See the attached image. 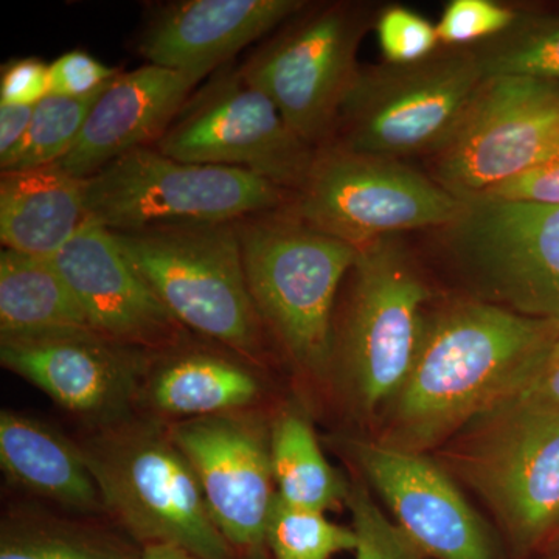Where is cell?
I'll return each mask as SVG.
<instances>
[{"label": "cell", "instance_id": "obj_33", "mask_svg": "<svg viewBox=\"0 0 559 559\" xmlns=\"http://www.w3.org/2000/svg\"><path fill=\"white\" fill-rule=\"evenodd\" d=\"M121 70L103 64L83 50L61 55L49 66L50 94L90 97L110 83Z\"/></svg>", "mask_w": 559, "mask_h": 559}, {"label": "cell", "instance_id": "obj_19", "mask_svg": "<svg viewBox=\"0 0 559 559\" xmlns=\"http://www.w3.org/2000/svg\"><path fill=\"white\" fill-rule=\"evenodd\" d=\"M307 9L304 0H186L146 25L139 51L148 64L207 76L238 51Z\"/></svg>", "mask_w": 559, "mask_h": 559}, {"label": "cell", "instance_id": "obj_18", "mask_svg": "<svg viewBox=\"0 0 559 559\" xmlns=\"http://www.w3.org/2000/svg\"><path fill=\"white\" fill-rule=\"evenodd\" d=\"M204 79L201 73L154 64L120 72L103 91L75 145L58 165L86 179L130 151L156 145Z\"/></svg>", "mask_w": 559, "mask_h": 559}, {"label": "cell", "instance_id": "obj_37", "mask_svg": "<svg viewBox=\"0 0 559 559\" xmlns=\"http://www.w3.org/2000/svg\"><path fill=\"white\" fill-rule=\"evenodd\" d=\"M139 559H200L182 547L173 544H150Z\"/></svg>", "mask_w": 559, "mask_h": 559}, {"label": "cell", "instance_id": "obj_2", "mask_svg": "<svg viewBox=\"0 0 559 559\" xmlns=\"http://www.w3.org/2000/svg\"><path fill=\"white\" fill-rule=\"evenodd\" d=\"M246 282L264 329L312 377L334 360L333 310L359 250L283 210L238 221Z\"/></svg>", "mask_w": 559, "mask_h": 559}, {"label": "cell", "instance_id": "obj_26", "mask_svg": "<svg viewBox=\"0 0 559 559\" xmlns=\"http://www.w3.org/2000/svg\"><path fill=\"white\" fill-rule=\"evenodd\" d=\"M106 86L90 97L55 94L44 97L35 106L27 138L16 154L0 165L2 171L28 170L58 164L75 145L92 108Z\"/></svg>", "mask_w": 559, "mask_h": 559}, {"label": "cell", "instance_id": "obj_10", "mask_svg": "<svg viewBox=\"0 0 559 559\" xmlns=\"http://www.w3.org/2000/svg\"><path fill=\"white\" fill-rule=\"evenodd\" d=\"M443 227L451 259L480 296L559 323V207L474 198Z\"/></svg>", "mask_w": 559, "mask_h": 559}, {"label": "cell", "instance_id": "obj_23", "mask_svg": "<svg viewBox=\"0 0 559 559\" xmlns=\"http://www.w3.org/2000/svg\"><path fill=\"white\" fill-rule=\"evenodd\" d=\"M259 390L253 374L238 364L189 355L162 369L150 393L157 411L202 418L241 409L259 396Z\"/></svg>", "mask_w": 559, "mask_h": 559}, {"label": "cell", "instance_id": "obj_13", "mask_svg": "<svg viewBox=\"0 0 559 559\" xmlns=\"http://www.w3.org/2000/svg\"><path fill=\"white\" fill-rule=\"evenodd\" d=\"M473 479L516 551L549 543L559 524V412L481 421Z\"/></svg>", "mask_w": 559, "mask_h": 559}, {"label": "cell", "instance_id": "obj_24", "mask_svg": "<svg viewBox=\"0 0 559 559\" xmlns=\"http://www.w3.org/2000/svg\"><path fill=\"white\" fill-rule=\"evenodd\" d=\"M270 450L272 476L283 502L325 513L347 500L348 485L331 468L310 423L300 415L285 414L275 421Z\"/></svg>", "mask_w": 559, "mask_h": 559}, {"label": "cell", "instance_id": "obj_21", "mask_svg": "<svg viewBox=\"0 0 559 559\" xmlns=\"http://www.w3.org/2000/svg\"><path fill=\"white\" fill-rule=\"evenodd\" d=\"M0 465L20 487L79 510H94L100 491L83 450L36 419L0 414Z\"/></svg>", "mask_w": 559, "mask_h": 559}, {"label": "cell", "instance_id": "obj_16", "mask_svg": "<svg viewBox=\"0 0 559 559\" xmlns=\"http://www.w3.org/2000/svg\"><path fill=\"white\" fill-rule=\"evenodd\" d=\"M349 450L425 557L496 559L479 516L429 459L371 441H349Z\"/></svg>", "mask_w": 559, "mask_h": 559}, {"label": "cell", "instance_id": "obj_12", "mask_svg": "<svg viewBox=\"0 0 559 559\" xmlns=\"http://www.w3.org/2000/svg\"><path fill=\"white\" fill-rule=\"evenodd\" d=\"M154 148L187 164L255 173L286 193L299 190L318 153L240 69L229 68L189 98Z\"/></svg>", "mask_w": 559, "mask_h": 559}, {"label": "cell", "instance_id": "obj_28", "mask_svg": "<svg viewBox=\"0 0 559 559\" xmlns=\"http://www.w3.org/2000/svg\"><path fill=\"white\" fill-rule=\"evenodd\" d=\"M356 538V559H423L425 554L414 540L390 522L367 489L359 484L349 487L347 500Z\"/></svg>", "mask_w": 559, "mask_h": 559}, {"label": "cell", "instance_id": "obj_27", "mask_svg": "<svg viewBox=\"0 0 559 559\" xmlns=\"http://www.w3.org/2000/svg\"><path fill=\"white\" fill-rule=\"evenodd\" d=\"M264 543L275 559H330L355 550V530L326 520L322 511L297 509L275 495Z\"/></svg>", "mask_w": 559, "mask_h": 559}, {"label": "cell", "instance_id": "obj_3", "mask_svg": "<svg viewBox=\"0 0 559 559\" xmlns=\"http://www.w3.org/2000/svg\"><path fill=\"white\" fill-rule=\"evenodd\" d=\"M481 81L473 47L441 46L412 64L359 69L337 116L334 146L399 160L433 156L457 131Z\"/></svg>", "mask_w": 559, "mask_h": 559}, {"label": "cell", "instance_id": "obj_34", "mask_svg": "<svg viewBox=\"0 0 559 559\" xmlns=\"http://www.w3.org/2000/svg\"><path fill=\"white\" fill-rule=\"evenodd\" d=\"M477 198L559 207V160L521 173Z\"/></svg>", "mask_w": 559, "mask_h": 559}, {"label": "cell", "instance_id": "obj_8", "mask_svg": "<svg viewBox=\"0 0 559 559\" xmlns=\"http://www.w3.org/2000/svg\"><path fill=\"white\" fill-rule=\"evenodd\" d=\"M349 274L347 318L334 353L340 349L360 407L371 412L395 400L409 377L430 289L401 237L382 238L359 249Z\"/></svg>", "mask_w": 559, "mask_h": 559}, {"label": "cell", "instance_id": "obj_30", "mask_svg": "<svg viewBox=\"0 0 559 559\" xmlns=\"http://www.w3.org/2000/svg\"><path fill=\"white\" fill-rule=\"evenodd\" d=\"M373 27L384 62L389 64L423 61L441 47L436 24L407 7H385Z\"/></svg>", "mask_w": 559, "mask_h": 559}, {"label": "cell", "instance_id": "obj_20", "mask_svg": "<svg viewBox=\"0 0 559 559\" xmlns=\"http://www.w3.org/2000/svg\"><path fill=\"white\" fill-rule=\"evenodd\" d=\"M86 221L84 179L60 165L2 171L0 240L5 249L51 260Z\"/></svg>", "mask_w": 559, "mask_h": 559}, {"label": "cell", "instance_id": "obj_15", "mask_svg": "<svg viewBox=\"0 0 559 559\" xmlns=\"http://www.w3.org/2000/svg\"><path fill=\"white\" fill-rule=\"evenodd\" d=\"M51 263L75 294L91 329L130 348H170L186 326L165 308L112 231L87 219Z\"/></svg>", "mask_w": 559, "mask_h": 559}, {"label": "cell", "instance_id": "obj_7", "mask_svg": "<svg viewBox=\"0 0 559 559\" xmlns=\"http://www.w3.org/2000/svg\"><path fill=\"white\" fill-rule=\"evenodd\" d=\"M465 202L404 162L331 146L318 151L286 212L356 249L404 231L443 229Z\"/></svg>", "mask_w": 559, "mask_h": 559}, {"label": "cell", "instance_id": "obj_6", "mask_svg": "<svg viewBox=\"0 0 559 559\" xmlns=\"http://www.w3.org/2000/svg\"><path fill=\"white\" fill-rule=\"evenodd\" d=\"M102 502L132 535L173 544L200 559H230V544L210 516L197 474L170 432L132 426L81 448Z\"/></svg>", "mask_w": 559, "mask_h": 559}, {"label": "cell", "instance_id": "obj_4", "mask_svg": "<svg viewBox=\"0 0 559 559\" xmlns=\"http://www.w3.org/2000/svg\"><path fill=\"white\" fill-rule=\"evenodd\" d=\"M87 219L110 231L238 223L285 207L286 191L255 173L187 164L154 146L110 162L84 179Z\"/></svg>", "mask_w": 559, "mask_h": 559}, {"label": "cell", "instance_id": "obj_25", "mask_svg": "<svg viewBox=\"0 0 559 559\" xmlns=\"http://www.w3.org/2000/svg\"><path fill=\"white\" fill-rule=\"evenodd\" d=\"M484 79L527 76L559 83V16L524 13L502 35L473 46Z\"/></svg>", "mask_w": 559, "mask_h": 559}, {"label": "cell", "instance_id": "obj_5", "mask_svg": "<svg viewBox=\"0 0 559 559\" xmlns=\"http://www.w3.org/2000/svg\"><path fill=\"white\" fill-rule=\"evenodd\" d=\"M112 234L179 323L241 355H257L264 326L246 282L237 223Z\"/></svg>", "mask_w": 559, "mask_h": 559}, {"label": "cell", "instance_id": "obj_11", "mask_svg": "<svg viewBox=\"0 0 559 559\" xmlns=\"http://www.w3.org/2000/svg\"><path fill=\"white\" fill-rule=\"evenodd\" d=\"M433 176L468 201L521 173L559 160V83L527 76L481 81Z\"/></svg>", "mask_w": 559, "mask_h": 559}, {"label": "cell", "instance_id": "obj_29", "mask_svg": "<svg viewBox=\"0 0 559 559\" xmlns=\"http://www.w3.org/2000/svg\"><path fill=\"white\" fill-rule=\"evenodd\" d=\"M559 336L544 349L536 362L484 415L474 421L513 417V415L558 414Z\"/></svg>", "mask_w": 559, "mask_h": 559}, {"label": "cell", "instance_id": "obj_36", "mask_svg": "<svg viewBox=\"0 0 559 559\" xmlns=\"http://www.w3.org/2000/svg\"><path fill=\"white\" fill-rule=\"evenodd\" d=\"M35 106L0 103V165L13 157L27 138Z\"/></svg>", "mask_w": 559, "mask_h": 559}, {"label": "cell", "instance_id": "obj_22", "mask_svg": "<svg viewBox=\"0 0 559 559\" xmlns=\"http://www.w3.org/2000/svg\"><path fill=\"white\" fill-rule=\"evenodd\" d=\"M80 330H92L90 320L51 260L3 249L0 253V340Z\"/></svg>", "mask_w": 559, "mask_h": 559}, {"label": "cell", "instance_id": "obj_35", "mask_svg": "<svg viewBox=\"0 0 559 559\" xmlns=\"http://www.w3.org/2000/svg\"><path fill=\"white\" fill-rule=\"evenodd\" d=\"M49 66L38 58L7 62L0 76L2 105L35 106L49 91Z\"/></svg>", "mask_w": 559, "mask_h": 559}, {"label": "cell", "instance_id": "obj_17", "mask_svg": "<svg viewBox=\"0 0 559 559\" xmlns=\"http://www.w3.org/2000/svg\"><path fill=\"white\" fill-rule=\"evenodd\" d=\"M135 348L92 330L0 340L2 366L75 414L102 417L124 406L138 373Z\"/></svg>", "mask_w": 559, "mask_h": 559}, {"label": "cell", "instance_id": "obj_1", "mask_svg": "<svg viewBox=\"0 0 559 559\" xmlns=\"http://www.w3.org/2000/svg\"><path fill=\"white\" fill-rule=\"evenodd\" d=\"M558 336V322L485 300L455 301L433 312L425 318L384 443L429 450L495 406Z\"/></svg>", "mask_w": 559, "mask_h": 559}, {"label": "cell", "instance_id": "obj_14", "mask_svg": "<svg viewBox=\"0 0 559 559\" xmlns=\"http://www.w3.org/2000/svg\"><path fill=\"white\" fill-rule=\"evenodd\" d=\"M171 440L197 474L210 516L238 549L259 550L272 502L271 450L242 419L215 415L179 423Z\"/></svg>", "mask_w": 559, "mask_h": 559}, {"label": "cell", "instance_id": "obj_9", "mask_svg": "<svg viewBox=\"0 0 559 559\" xmlns=\"http://www.w3.org/2000/svg\"><path fill=\"white\" fill-rule=\"evenodd\" d=\"M301 11L240 72L274 103L290 131L314 148L336 128L359 72L356 55L371 17L347 3L320 7L305 16Z\"/></svg>", "mask_w": 559, "mask_h": 559}, {"label": "cell", "instance_id": "obj_31", "mask_svg": "<svg viewBox=\"0 0 559 559\" xmlns=\"http://www.w3.org/2000/svg\"><path fill=\"white\" fill-rule=\"evenodd\" d=\"M520 10L492 0H452L440 21L437 35L444 47H473L509 31Z\"/></svg>", "mask_w": 559, "mask_h": 559}, {"label": "cell", "instance_id": "obj_32", "mask_svg": "<svg viewBox=\"0 0 559 559\" xmlns=\"http://www.w3.org/2000/svg\"><path fill=\"white\" fill-rule=\"evenodd\" d=\"M0 559H121L114 551L53 530H3Z\"/></svg>", "mask_w": 559, "mask_h": 559}, {"label": "cell", "instance_id": "obj_38", "mask_svg": "<svg viewBox=\"0 0 559 559\" xmlns=\"http://www.w3.org/2000/svg\"><path fill=\"white\" fill-rule=\"evenodd\" d=\"M549 543L550 544H559V524H558V527L555 528L554 535L550 536Z\"/></svg>", "mask_w": 559, "mask_h": 559}]
</instances>
